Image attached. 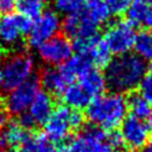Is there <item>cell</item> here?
Instances as JSON below:
<instances>
[{
  "label": "cell",
  "mask_w": 152,
  "mask_h": 152,
  "mask_svg": "<svg viewBox=\"0 0 152 152\" xmlns=\"http://www.w3.org/2000/svg\"><path fill=\"white\" fill-rule=\"evenodd\" d=\"M20 147V152H57L52 142L42 135H30Z\"/></svg>",
  "instance_id": "25"
},
{
  "label": "cell",
  "mask_w": 152,
  "mask_h": 152,
  "mask_svg": "<svg viewBox=\"0 0 152 152\" xmlns=\"http://www.w3.org/2000/svg\"><path fill=\"white\" fill-rule=\"evenodd\" d=\"M10 152H17V151H14V150H12V151H10Z\"/></svg>",
  "instance_id": "39"
},
{
  "label": "cell",
  "mask_w": 152,
  "mask_h": 152,
  "mask_svg": "<svg viewBox=\"0 0 152 152\" xmlns=\"http://www.w3.org/2000/svg\"><path fill=\"white\" fill-rule=\"evenodd\" d=\"M151 4H152V0H151Z\"/></svg>",
  "instance_id": "42"
},
{
  "label": "cell",
  "mask_w": 152,
  "mask_h": 152,
  "mask_svg": "<svg viewBox=\"0 0 152 152\" xmlns=\"http://www.w3.org/2000/svg\"><path fill=\"white\" fill-rule=\"evenodd\" d=\"M74 52L72 43L65 36H55L38 46V57L50 66L64 64Z\"/></svg>",
  "instance_id": "9"
},
{
  "label": "cell",
  "mask_w": 152,
  "mask_h": 152,
  "mask_svg": "<svg viewBox=\"0 0 152 152\" xmlns=\"http://www.w3.org/2000/svg\"><path fill=\"white\" fill-rule=\"evenodd\" d=\"M127 21L139 27L152 28V4L151 0H133L127 10Z\"/></svg>",
  "instance_id": "16"
},
{
  "label": "cell",
  "mask_w": 152,
  "mask_h": 152,
  "mask_svg": "<svg viewBox=\"0 0 152 152\" xmlns=\"http://www.w3.org/2000/svg\"><path fill=\"white\" fill-rule=\"evenodd\" d=\"M1 50H2V43H1V40H0V53H1Z\"/></svg>",
  "instance_id": "37"
},
{
  "label": "cell",
  "mask_w": 152,
  "mask_h": 152,
  "mask_svg": "<svg viewBox=\"0 0 152 152\" xmlns=\"http://www.w3.org/2000/svg\"><path fill=\"white\" fill-rule=\"evenodd\" d=\"M83 11L96 26L107 24L112 17V12L104 0H89Z\"/></svg>",
  "instance_id": "21"
},
{
  "label": "cell",
  "mask_w": 152,
  "mask_h": 152,
  "mask_svg": "<svg viewBox=\"0 0 152 152\" xmlns=\"http://www.w3.org/2000/svg\"><path fill=\"white\" fill-rule=\"evenodd\" d=\"M55 11L61 14H72L82 10L83 2L80 0H53Z\"/></svg>",
  "instance_id": "26"
},
{
  "label": "cell",
  "mask_w": 152,
  "mask_h": 152,
  "mask_svg": "<svg viewBox=\"0 0 152 152\" xmlns=\"http://www.w3.org/2000/svg\"><path fill=\"white\" fill-rule=\"evenodd\" d=\"M53 108H55V104L51 95L48 91L39 90L33 97L28 107V110L26 113L30 115L34 125H42V124L44 125V122L51 115Z\"/></svg>",
  "instance_id": "14"
},
{
  "label": "cell",
  "mask_w": 152,
  "mask_h": 152,
  "mask_svg": "<svg viewBox=\"0 0 152 152\" xmlns=\"http://www.w3.org/2000/svg\"><path fill=\"white\" fill-rule=\"evenodd\" d=\"M120 127V134L122 137L124 144L127 145L131 150L141 148L150 140L152 132L151 121L140 120L133 115H129L125 118Z\"/></svg>",
  "instance_id": "11"
},
{
  "label": "cell",
  "mask_w": 152,
  "mask_h": 152,
  "mask_svg": "<svg viewBox=\"0 0 152 152\" xmlns=\"http://www.w3.org/2000/svg\"><path fill=\"white\" fill-rule=\"evenodd\" d=\"M91 68L93 64L89 58L81 53L72 55L64 64L59 65V69L63 71V74L70 82H74L75 78H78L81 75H83Z\"/></svg>",
  "instance_id": "20"
},
{
  "label": "cell",
  "mask_w": 152,
  "mask_h": 152,
  "mask_svg": "<svg viewBox=\"0 0 152 152\" xmlns=\"http://www.w3.org/2000/svg\"><path fill=\"white\" fill-rule=\"evenodd\" d=\"M139 95H141L146 101H148L152 104V74L145 75L142 80L140 81L139 86Z\"/></svg>",
  "instance_id": "27"
},
{
  "label": "cell",
  "mask_w": 152,
  "mask_h": 152,
  "mask_svg": "<svg viewBox=\"0 0 152 152\" xmlns=\"http://www.w3.org/2000/svg\"><path fill=\"white\" fill-rule=\"evenodd\" d=\"M142 152H152V141L151 142H147L142 147Z\"/></svg>",
  "instance_id": "32"
},
{
  "label": "cell",
  "mask_w": 152,
  "mask_h": 152,
  "mask_svg": "<svg viewBox=\"0 0 152 152\" xmlns=\"http://www.w3.org/2000/svg\"><path fill=\"white\" fill-rule=\"evenodd\" d=\"M31 23V19L19 13H5L0 18V40L2 45L17 46L23 37L28 33Z\"/></svg>",
  "instance_id": "10"
},
{
  "label": "cell",
  "mask_w": 152,
  "mask_h": 152,
  "mask_svg": "<svg viewBox=\"0 0 152 152\" xmlns=\"http://www.w3.org/2000/svg\"><path fill=\"white\" fill-rule=\"evenodd\" d=\"M36 62L26 51H14L5 57L0 65L2 88L11 90L32 78Z\"/></svg>",
  "instance_id": "4"
},
{
  "label": "cell",
  "mask_w": 152,
  "mask_h": 152,
  "mask_svg": "<svg viewBox=\"0 0 152 152\" xmlns=\"http://www.w3.org/2000/svg\"><path fill=\"white\" fill-rule=\"evenodd\" d=\"M146 71V62L135 53L116 56L106 65L104 77L107 87L115 93H129L138 88Z\"/></svg>",
  "instance_id": "1"
},
{
  "label": "cell",
  "mask_w": 152,
  "mask_h": 152,
  "mask_svg": "<svg viewBox=\"0 0 152 152\" xmlns=\"http://www.w3.org/2000/svg\"><path fill=\"white\" fill-rule=\"evenodd\" d=\"M71 152H114V150L107 142L106 131L96 127H84L71 141Z\"/></svg>",
  "instance_id": "8"
},
{
  "label": "cell",
  "mask_w": 152,
  "mask_h": 152,
  "mask_svg": "<svg viewBox=\"0 0 152 152\" xmlns=\"http://www.w3.org/2000/svg\"><path fill=\"white\" fill-rule=\"evenodd\" d=\"M80 1H82V2H83V4H84V2H88V1H89V0H80Z\"/></svg>",
  "instance_id": "38"
},
{
  "label": "cell",
  "mask_w": 152,
  "mask_h": 152,
  "mask_svg": "<svg viewBox=\"0 0 152 152\" xmlns=\"http://www.w3.org/2000/svg\"><path fill=\"white\" fill-rule=\"evenodd\" d=\"M122 152H138L137 150H125V151H122Z\"/></svg>",
  "instance_id": "36"
},
{
  "label": "cell",
  "mask_w": 152,
  "mask_h": 152,
  "mask_svg": "<svg viewBox=\"0 0 152 152\" xmlns=\"http://www.w3.org/2000/svg\"><path fill=\"white\" fill-rule=\"evenodd\" d=\"M151 137H152V132H151Z\"/></svg>",
  "instance_id": "40"
},
{
  "label": "cell",
  "mask_w": 152,
  "mask_h": 152,
  "mask_svg": "<svg viewBox=\"0 0 152 152\" xmlns=\"http://www.w3.org/2000/svg\"><path fill=\"white\" fill-rule=\"evenodd\" d=\"M43 1H48V0H43Z\"/></svg>",
  "instance_id": "41"
},
{
  "label": "cell",
  "mask_w": 152,
  "mask_h": 152,
  "mask_svg": "<svg viewBox=\"0 0 152 152\" xmlns=\"http://www.w3.org/2000/svg\"><path fill=\"white\" fill-rule=\"evenodd\" d=\"M104 1L108 5L112 14L120 15L127 12L133 0H104Z\"/></svg>",
  "instance_id": "28"
},
{
  "label": "cell",
  "mask_w": 152,
  "mask_h": 152,
  "mask_svg": "<svg viewBox=\"0 0 152 152\" xmlns=\"http://www.w3.org/2000/svg\"><path fill=\"white\" fill-rule=\"evenodd\" d=\"M57 152H71V151H70L69 147H62V148H59Z\"/></svg>",
  "instance_id": "33"
},
{
  "label": "cell",
  "mask_w": 152,
  "mask_h": 152,
  "mask_svg": "<svg viewBox=\"0 0 152 152\" xmlns=\"http://www.w3.org/2000/svg\"><path fill=\"white\" fill-rule=\"evenodd\" d=\"M72 48L77 53L88 57L91 64L96 66H106L112 59V53L99 33L90 37L74 39Z\"/></svg>",
  "instance_id": "12"
},
{
  "label": "cell",
  "mask_w": 152,
  "mask_h": 152,
  "mask_svg": "<svg viewBox=\"0 0 152 152\" xmlns=\"http://www.w3.org/2000/svg\"><path fill=\"white\" fill-rule=\"evenodd\" d=\"M1 89H2V82H1V74H0V95H1Z\"/></svg>",
  "instance_id": "35"
},
{
  "label": "cell",
  "mask_w": 152,
  "mask_h": 152,
  "mask_svg": "<svg viewBox=\"0 0 152 152\" xmlns=\"http://www.w3.org/2000/svg\"><path fill=\"white\" fill-rule=\"evenodd\" d=\"M38 91L39 83L34 78H31L27 82L8 90L4 101V106L7 113L15 116H20L21 114L26 113Z\"/></svg>",
  "instance_id": "7"
},
{
  "label": "cell",
  "mask_w": 152,
  "mask_h": 152,
  "mask_svg": "<svg viewBox=\"0 0 152 152\" xmlns=\"http://www.w3.org/2000/svg\"><path fill=\"white\" fill-rule=\"evenodd\" d=\"M62 28V20L59 13L53 10L43 11L34 21L31 23L28 31V43L33 48H38L44 42L57 36Z\"/></svg>",
  "instance_id": "6"
},
{
  "label": "cell",
  "mask_w": 152,
  "mask_h": 152,
  "mask_svg": "<svg viewBox=\"0 0 152 152\" xmlns=\"http://www.w3.org/2000/svg\"><path fill=\"white\" fill-rule=\"evenodd\" d=\"M63 101L65 106L72 109H84L89 106V103L94 100V97L82 87V84L77 82H71L62 93Z\"/></svg>",
  "instance_id": "17"
},
{
  "label": "cell",
  "mask_w": 152,
  "mask_h": 152,
  "mask_svg": "<svg viewBox=\"0 0 152 152\" xmlns=\"http://www.w3.org/2000/svg\"><path fill=\"white\" fill-rule=\"evenodd\" d=\"M15 0H0V11L2 12H10L14 7Z\"/></svg>",
  "instance_id": "30"
},
{
  "label": "cell",
  "mask_w": 152,
  "mask_h": 152,
  "mask_svg": "<svg viewBox=\"0 0 152 152\" xmlns=\"http://www.w3.org/2000/svg\"><path fill=\"white\" fill-rule=\"evenodd\" d=\"M78 82L94 99L103 94L107 88L104 74L95 68H91L83 75H81L78 77Z\"/></svg>",
  "instance_id": "19"
},
{
  "label": "cell",
  "mask_w": 152,
  "mask_h": 152,
  "mask_svg": "<svg viewBox=\"0 0 152 152\" xmlns=\"http://www.w3.org/2000/svg\"><path fill=\"white\" fill-rule=\"evenodd\" d=\"M133 49L135 51V55L142 61H152V32L144 30L137 33Z\"/></svg>",
  "instance_id": "23"
},
{
  "label": "cell",
  "mask_w": 152,
  "mask_h": 152,
  "mask_svg": "<svg viewBox=\"0 0 152 152\" xmlns=\"http://www.w3.org/2000/svg\"><path fill=\"white\" fill-rule=\"evenodd\" d=\"M135 36L137 32L133 25L125 20H118L107 27L103 36V42L112 55L121 56L129 53V51L133 49Z\"/></svg>",
  "instance_id": "5"
},
{
  "label": "cell",
  "mask_w": 152,
  "mask_h": 152,
  "mask_svg": "<svg viewBox=\"0 0 152 152\" xmlns=\"http://www.w3.org/2000/svg\"><path fill=\"white\" fill-rule=\"evenodd\" d=\"M148 70H150V72L152 74V61H150V65H148Z\"/></svg>",
  "instance_id": "34"
},
{
  "label": "cell",
  "mask_w": 152,
  "mask_h": 152,
  "mask_svg": "<svg viewBox=\"0 0 152 152\" xmlns=\"http://www.w3.org/2000/svg\"><path fill=\"white\" fill-rule=\"evenodd\" d=\"M84 116L77 110L68 106L55 107L51 115L44 122L45 138L50 142L64 141L72 131L80 129L83 126Z\"/></svg>",
  "instance_id": "3"
},
{
  "label": "cell",
  "mask_w": 152,
  "mask_h": 152,
  "mask_svg": "<svg viewBox=\"0 0 152 152\" xmlns=\"http://www.w3.org/2000/svg\"><path fill=\"white\" fill-rule=\"evenodd\" d=\"M14 7L18 13L28 19H36L44 11L43 0H15Z\"/></svg>",
  "instance_id": "24"
},
{
  "label": "cell",
  "mask_w": 152,
  "mask_h": 152,
  "mask_svg": "<svg viewBox=\"0 0 152 152\" xmlns=\"http://www.w3.org/2000/svg\"><path fill=\"white\" fill-rule=\"evenodd\" d=\"M40 82L42 86L45 88V91L56 95H62V93L68 87V84L71 83L65 77L63 71L59 68H55V66L48 68L42 72Z\"/></svg>",
  "instance_id": "18"
},
{
  "label": "cell",
  "mask_w": 152,
  "mask_h": 152,
  "mask_svg": "<svg viewBox=\"0 0 152 152\" xmlns=\"http://www.w3.org/2000/svg\"><path fill=\"white\" fill-rule=\"evenodd\" d=\"M128 109L131 110V115L152 122V104L146 101L141 95L139 94H132L127 100Z\"/></svg>",
  "instance_id": "22"
},
{
  "label": "cell",
  "mask_w": 152,
  "mask_h": 152,
  "mask_svg": "<svg viewBox=\"0 0 152 152\" xmlns=\"http://www.w3.org/2000/svg\"><path fill=\"white\" fill-rule=\"evenodd\" d=\"M5 124H6V116L2 113H0V131L2 129V127L5 126Z\"/></svg>",
  "instance_id": "31"
},
{
  "label": "cell",
  "mask_w": 152,
  "mask_h": 152,
  "mask_svg": "<svg viewBox=\"0 0 152 152\" xmlns=\"http://www.w3.org/2000/svg\"><path fill=\"white\" fill-rule=\"evenodd\" d=\"M107 142L109 144V146H110L113 150L121 148V147L125 145L120 132H116L115 129H114V131H109V133H107Z\"/></svg>",
  "instance_id": "29"
},
{
  "label": "cell",
  "mask_w": 152,
  "mask_h": 152,
  "mask_svg": "<svg viewBox=\"0 0 152 152\" xmlns=\"http://www.w3.org/2000/svg\"><path fill=\"white\" fill-rule=\"evenodd\" d=\"M127 99L120 93H103L95 97L87 107V118L89 121L103 129L114 131L127 116Z\"/></svg>",
  "instance_id": "2"
},
{
  "label": "cell",
  "mask_w": 152,
  "mask_h": 152,
  "mask_svg": "<svg viewBox=\"0 0 152 152\" xmlns=\"http://www.w3.org/2000/svg\"><path fill=\"white\" fill-rule=\"evenodd\" d=\"M62 28L64 33L72 39L97 34V26L87 17L83 10L66 15L62 21Z\"/></svg>",
  "instance_id": "13"
},
{
  "label": "cell",
  "mask_w": 152,
  "mask_h": 152,
  "mask_svg": "<svg viewBox=\"0 0 152 152\" xmlns=\"http://www.w3.org/2000/svg\"><path fill=\"white\" fill-rule=\"evenodd\" d=\"M31 134L19 122H10L0 131V150L7 151L21 146Z\"/></svg>",
  "instance_id": "15"
}]
</instances>
